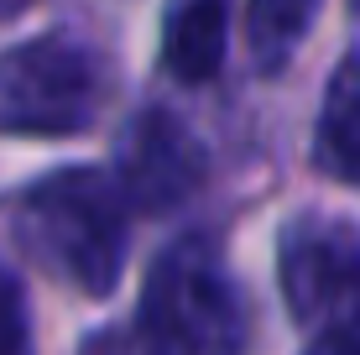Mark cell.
<instances>
[{
  "instance_id": "cell-1",
  "label": "cell",
  "mask_w": 360,
  "mask_h": 355,
  "mask_svg": "<svg viewBox=\"0 0 360 355\" xmlns=\"http://www.w3.org/2000/svg\"><path fill=\"white\" fill-rule=\"evenodd\" d=\"M131 209L136 204L126 199L120 178L99 167H63L6 199L21 251L84 298L115 292L131 251Z\"/></svg>"
},
{
  "instance_id": "cell-10",
  "label": "cell",
  "mask_w": 360,
  "mask_h": 355,
  "mask_svg": "<svg viewBox=\"0 0 360 355\" xmlns=\"http://www.w3.org/2000/svg\"><path fill=\"white\" fill-rule=\"evenodd\" d=\"M308 355H360V340H314Z\"/></svg>"
},
{
  "instance_id": "cell-6",
  "label": "cell",
  "mask_w": 360,
  "mask_h": 355,
  "mask_svg": "<svg viewBox=\"0 0 360 355\" xmlns=\"http://www.w3.org/2000/svg\"><path fill=\"white\" fill-rule=\"evenodd\" d=\"M230 16L225 0H167L162 16V63L178 84H209L225 63Z\"/></svg>"
},
{
  "instance_id": "cell-4",
  "label": "cell",
  "mask_w": 360,
  "mask_h": 355,
  "mask_svg": "<svg viewBox=\"0 0 360 355\" xmlns=\"http://www.w3.org/2000/svg\"><path fill=\"white\" fill-rule=\"evenodd\" d=\"M99 63L84 42L63 32L32 37L0 53V136H79L94 126Z\"/></svg>"
},
{
  "instance_id": "cell-3",
  "label": "cell",
  "mask_w": 360,
  "mask_h": 355,
  "mask_svg": "<svg viewBox=\"0 0 360 355\" xmlns=\"http://www.w3.org/2000/svg\"><path fill=\"white\" fill-rule=\"evenodd\" d=\"M277 283L292 324L314 340H360V230L303 209L277 235Z\"/></svg>"
},
{
  "instance_id": "cell-9",
  "label": "cell",
  "mask_w": 360,
  "mask_h": 355,
  "mask_svg": "<svg viewBox=\"0 0 360 355\" xmlns=\"http://www.w3.org/2000/svg\"><path fill=\"white\" fill-rule=\"evenodd\" d=\"M0 355H37L27 283H21L6 262H0Z\"/></svg>"
},
{
  "instance_id": "cell-8",
  "label": "cell",
  "mask_w": 360,
  "mask_h": 355,
  "mask_svg": "<svg viewBox=\"0 0 360 355\" xmlns=\"http://www.w3.org/2000/svg\"><path fill=\"white\" fill-rule=\"evenodd\" d=\"M324 0H245V47L251 63L262 73H277L292 63V53L303 47L308 27H314Z\"/></svg>"
},
{
  "instance_id": "cell-5",
  "label": "cell",
  "mask_w": 360,
  "mask_h": 355,
  "mask_svg": "<svg viewBox=\"0 0 360 355\" xmlns=\"http://www.w3.org/2000/svg\"><path fill=\"white\" fill-rule=\"evenodd\" d=\"M115 178L141 214H167L183 199H193L198 183L209 178V152L172 110L146 105L120 136Z\"/></svg>"
},
{
  "instance_id": "cell-7",
  "label": "cell",
  "mask_w": 360,
  "mask_h": 355,
  "mask_svg": "<svg viewBox=\"0 0 360 355\" xmlns=\"http://www.w3.org/2000/svg\"><path fill=\"white\" fill-rule=\"evenodd\" d=\"M314 162L334 183H360V53L340 58L324 84V110L314 131Z\"/></svg>"
},
{
  "instance_id": "cell-2",
  "label": "cell",
  "mask_w": 360,
  "mask_h": 355,
  "mask_svg": "<svg viewBox=\"0 0 360 355\" xmlns=\"http://www.w3.org/2000/svg\"><path fill=\"white\" fill-rule=\"evenodd\" d=\"M245 329V298L214 240L183 235L162 246L136 309L141 355H240Z\"/></svg>"
}]
</instances>
